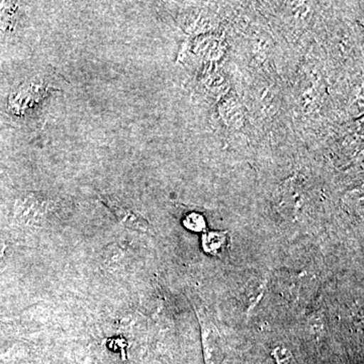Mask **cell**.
<instances>
[{
    "instance_id": "obj_2",
    "label": "cell",
    "mask_w": 364,
    "mask_h": 364,
    "mask_svg": "<svg viewBox=\"0 0 364 364\" xmlns=\"http://www.w3.org/2000/svg\"><path fill=\"white\" fill-rule=\"evenodd\" d=\"M100 200L104 203L105 207L109 208V210L117 218V221L124 225V227L149 231V224L138 213H136L130 205L122 202L117 196L100 195Z\"/></svg>"
},
{
    "instance_id": "obj_4",
    "label": "cell",
    "mask_w": 364,
    "mask_h": 364,
    "mask_svg": "<svg viewBox=\"0 0 364 364\" xmlns=\"http://www.w3.org/2000/svg\"><path fill=\"white\" fill-rule=\"evenodd\" d=\"M183 225L193 232H202L205 229V220L198 213H191L184 218Z\"/></svg>"
},
{
    "instance_id": "obj_3",
    "label": "cell",
    "mask_w": 364,
    "mask_h": 364,
    "mask_svg": "<svg viewBox=\"0 0 364 364\" xmlns=\"http://www.w3.org/2000/svg\"><path fill=\"white\" fill-rule=\"evenodd\" d=\"M227 234L223 232H208L203 237V245L205 252L219 254L227 246Z\"/></svg>"
},
{
    "instance_id": "obj_5",
    "label": "cell",
    "mask_w": 364,
    "mask_h": 364,
    "mask_svg": "<svg viewBox=\"0 0 364 364\" xmlns=\"http://www.w3.org/2000/svg\"><path fill=\"white\" fill-rule=\"evenodd\" d=\"M4 250H6V245L0 242V259H1L2 256H4Z\"/></svg>"
},
{
    "instance_id": "obj_1",
    "label": "cell",
    "mask_w": 364,
    "mask_h": 364,
    "mask_svg": "<svg viewBox=\"0 0 364 364\" xmlns=\"http://www.w3.org/2000/svg\"><path fill=\"white\" fill-rule=\"evenodd\" d=\"M55 203L47 196L31 193L21 196L14 208V220L28 227L43 226L54 212Z\"/></svg>"
}]
</instances>
